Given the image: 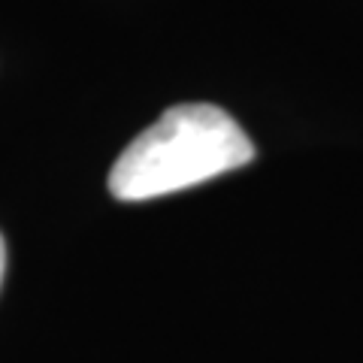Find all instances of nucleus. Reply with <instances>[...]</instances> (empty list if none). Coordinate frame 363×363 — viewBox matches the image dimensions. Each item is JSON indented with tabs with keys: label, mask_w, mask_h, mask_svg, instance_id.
<instances>
[{
	"label": "nucleus",
	"mask_w": 363,
	"mask_h": 363,
	"mask_svg": "<svg viewBox=\"0 0 363 363\" xmlns=\"http://www.w3.org/2000/svg\"><path fill=\"white\" fill-rule=\"evenodd\" d=\"M252 157V140L224 109L182 104L167 109L118 155L109 191L124 203L155 200L240 169Z\"/></svg>",
	"instance_id": "nucleus-1"
},
{
	"label": "nucleus",
	"mask_w": 363,
	"mask_h": 363,
	"mask_svg": "<svg viewBox=\"0 0 363 363\" xmlns=\"http://www.w3.org/2000/svg\"><path fill=\"white\" fill-rule=\"evenodd\" d=\"M4 269H6V242L0 236V281H4Z\"/></svg>",
	"instance_id": "nucleus-2"
}]
</instances>
